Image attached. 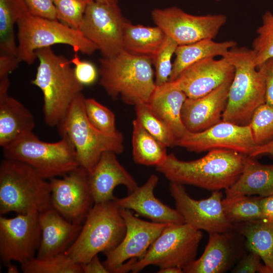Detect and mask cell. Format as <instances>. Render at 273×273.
Segmentation results:
<instances>
[{"mask_svg": "<svg viewBox=\"0 0 273 273\" xmlns=\"http://www.w3.org/2000/svg\"><path fill=\"white\" fill-rule=\"evenodd\" d=\"M246 156L232 150L213 149L199 159L183 161L170 154L156 170L170 182L212 192L225 190L242 173Z\"/></svg>", "mask_w": 273, "mask_h": 273, "instance_id": "6da1fadb", "label": "cell"}, {"mask_svg": "<svg viewBox=\"0 0 273 273\" xmlns=\"http://www.w3.org/2000/svg\"><path fill=\"white\" fill-rule=\"evenodd\" d=\"M39 64L31 83L41 91L46 124L58 126L83 88L76 79L70 61L56 54L51 47L36 51Z\"/></svg>", "mask_w": 273, "mask_h": 273, "instance_id": "7a4b0ae2", "label": "cell"}, {"mask_svg": "<svg viewBox=\"0 0 273 273\" xmlns=\"http://www.w3.org/2000/svg\"><path fill=\"white\" fill-rule=\"evenodd\" d=\"M151 58L122 51L100 59V84L112 98L135 106L148 103L156 87Z\"/></svg>", "mask_w": 273, "mask_h": 273, "instance_id": "3957f363", "label": "cell"}, {"mask_svg": "<svg viewBox=\"0 0 273 273\" xmlns=\"http://www.w3.org/2000/svg\"><path fill=\"white\" fill-rule=\"evenodd\" d=\"M51 185L29 165L4 158L0 164V215L40 212L52 207Z\"/></svg>", "mask_w": 273, "mask_h": 273, "instance_id": "277c9868", "label": "cell"}, {"mask_svg": "<svg viewBox=\"0 0 273 273\" xmlns=\"http://www.w3.org/2000/svg\"><path fill=\"white\" fill-rule=\"evenodd\" d=\"M222 57L235 69L222 120L249 125L255 110L266 101L264 75L255 64L252 49L236 46Z\"/></svg>", "mask_w": 273, "mask_h": 273, "instance_id": "5b68a950", "label": "cell"}, {"mask_svg": "<svg viewBox=\"0 0 273 273\" xmlns=\"http://www.w3.org/2000/svg\"><path fill=\"white\" fill-rule=\"evenodd\" d=\"M125 232V221L115 200L95 203L65 253L78 263H86L99 253L116 247Z\"/></svg>", "mask_w": 273, "mask_h": 273, "instance_id": "8992f818", "label": "cell"}, {"mask_svg": "<svg viewBox=\"0 0 273 273\" xmlns=\"http://www.w3.org/2000/svg\"><path fill=\"white\" fill-rule=\"evenodd\" d=\"M84 99L82 93L75 99L57 127L61 136L67 137L73 145L79 166L89 172L103 153L120 154L124 150V144L121 132L108 135L91 124L85 113Z\"/></svg>", "mask_w": 273, "mask_h": 273, "instance_id": "52a82bcc", "label": "cell"}, {"mask_svg": "<svg viewBox=\"0 0 273 273\" xmlns=\"http://www.w3.org/2000/svg\"><path fill=\"white\" fill-rule=\"evenodd\" d=\"M2 149L5 158L29 165L48 180L62 177L79 166L75 149L64 136L58 142L49 143L32 132Z\"/></svg>", "mask_w": 273, "mask_h": 273, "instance_id": "ba28073f", "label": "cell"}, {"mask_svg": "<svg viewBox=\"0 0 273 273\" xmlns=\"http://www.w3.org/2000/svg\"><path fill=\"white\" fill-rule=\"evenodd\" d=\"M17 56L21 61L32 64L37 59L36 51L56 44L71 47L75 53L90 55L98 50L96 46L78 29L58 20L30 14L17 24Z\"/></svg>", "mask_w": 273, "mask_h": 273, "instance_id": "9c48e42d", "label": "cell"}, {"mask_svg": "<svg viewBox=\"0 0 273 273\" xmlns=\"http://www.w3.org/2000/svg\"><path fill=\"white\" fill-rule=\"evenodd\" d=\"M202 238L201 231L186 223L169 224L144 257L133 263L131 272H139L150 265L160 268L177 267L183 269L196 259Z\"/></svg>", "mask_w": 273, "mask_h": 273, "instance_id": "30bf717a", "label": "cell"}, {"mask_svg": "<svg viewBox=\"0 0 273 273\" xmlns=\"http://www.w3.org/2000/svg\"><path fill=\"white\" fill-rule=\"evenodd\" d=\"M127 21L118 4L89 2L79 30L103 57H110L123 51V33Z\"/></svg>", "mask_w": 273, "mask_h": 273, "instance_id": "8fae6325", "label": "cell"}, {"mask_svg": "<svg viewBox=\"0 0 273 273\" xmlns=\"http://www.w3.org/2000/svg\"><path fill=\"white\" fill-rule=\"evenodd\" d=\"M151 15L156 26L178 45L213 39L227 21L222 14L194 15L176 7L154 9Z\"/></svg>", "mask_w": 273, "mask_h": 273, "instance_id": "7c38bea8", "label": "cell"}, {"mask_svg": "<svg viewBox=\"0 0 273 273\" xmlns=\"http://www.w3.org/2000/svg\"><path fill=\"white\" fill-rule=\"evenodd\" d=\"M38 212L0 216V257L6 265L21 264L36 256L41 239Z\"/></svg>", "mask_w": 273, "mask_h": 273, "instance_id": "4fadbf2b", "label": "cell"}, {"mask_svg": "<svg viewBox=\"0 0 273 273\" xmlns=\"http://www.w3.org/2000/svg\"><path fill=\"white\" fill-rule=\"evenodd\" d=\"M169 190L175 209L185 223L208 234L226 232L232 229L233 224L223 211V194L220 191H213L206 199L196 200L189 196L183 185L170 182Z\"/></svg>", "mask_w": 273, "mask_h": 273, "instance_id": "5bb4252c", "label": "cell"}, {"mask_svg": "<svg viewBox=\"0 0 273 273\" xmlns=\"http://www.w3.org/2000/svg\"><path fill=\"white\" fill-rule=\"evenodd\" d=\"M49 180L52 207L68 221L82 224L95 204L87 171L79 166L62 178Z\"/></svg>", "mask_w": 273, "mask_h": 273, "instance_id": "9a60e30c", "label": "cell"}, {"mask_svg": "<svg viewBox=\"0 0 273 273\" xmlns=\"http://www.w3.org/2000/svg\"><path fill=\"white\" fill-rule=\"evenodd\" d=\"M175 146L196 153L226 149L247 156L255 147L249 125H239L222 120L200 132L188 131Z\"/></svg>", "mask_w": 273, "mask_h": 273, "instance_id": "2e32d148", "label": "cell"}, {"mask_svg": "<svg viewBox=\"0 0 273 273\" xmlns=\"http://www.w3.org/2000/svg\"><path fill=\"white\" fill-rule=\"evenodd\" d=\"M120 213L126 225L124 237L116 247L104 253L106 259L103 263L112 273H115L129 259L143 258L165 227L169 225L141 219L129 209L120 208Z\"/></svg>", "mask_w": 273, "mask_h": 273, "instance_id": "e0dca14e", "label": "cell"}, {"mask_svg": "<svg viewBox=\"0 0 273 273\" xmlns=\"http://www.w3.org/2000/svg\"><path fill=\"white\" fill-rule=\"evenodd\" d=\"M248 251L244 237L236 231L209 234L202 255L183 269L185 273H223Z\"/></svg>", "mask_w": 273, "mask_h": 273, "instance_id": "ac0fdd59", "label": "cell"}, {"mask_svg": "<svg viewBox=\"0 0 273 273\" xmlns=\"http://www.w3.org/2000/svg\"><path fill=\"white\" fill-rule=\"evenodd\" d=\"M214 58H205L191 65L170 82L181 90L187 98L195 99L233 80L234 66L223 57L218 60Z\"/></svg>", "mask_w": 273, "mask_h": 273, "instance_id": "d6986e66", "label": "cell"}, {"mask_svg": "<svg viewBox=\"0 0 273 273\" xmlns=\"http://www.w3.org/2000/svg\"><path fill=\"white\" fill-rule=\"evenodd\" d=\"M232 80L227 81L200 98H187L181 111L183 122L191 132H200L222 120Z\"/></svg>", "mask_w": 273, "mask_h": 273, "instance_id": "ffe728a7", "label": "cell"}, {"mask_svg": "<svg viewBox=\"0 0 273 273\" xmlns=\"http://www.w3.org/2000/svg\"><path fill=\"white\" fill-rule=\"evenodd\" d=\"M89 187L95 203L115 200V188L119 185L126 187L128 194L139 186L116 157V154L103 153L92 170L88 172Z\"/></svg>", "mask_w": 273, "mask_h": 273, "instance_id": "44dd1931", "label": "cell"}, {"mask_svg": "<svg viewBox=\"0 0 273 273\" xmlns=\"http://www.w3.org/2000/svg\"><path fill=\"white\" fill-rule=\"evenodd\" d=\"M159 181L157 175H151L144 185L138 186L132 192L122 198H116L120 208L134 211L151 221L175 224L184 223V220L176 209L163 203L154 195V190Z\"/></svg>", "mask_w": 273, "mask_h": 273, "instance_id": "7402d4cb", "label": "cell"}, {"mask_svg": "<svg viewBox=\"0 0 273 273\" xmlns=\"http://www.w3.org/2000/svg\"><path fill=\"white\" fill-rule=\"evenodd\" d=\"M41 239L36 257L46 258L65 252L74 242L82 224L71 222L53 207L38 214Z\"/></svg>", "mask_w": 273, "mask_h": 273, "instance_id": "603a6c76", "label": "cell"}, {"mask_svg": "<svg viewBox=\"0 0 273 273\" xmlns=\"http://www.w3.org/2000/svg\"><path fill=\"white\" fill-rule=\"evenodd\" d=\"M9 77L0 79V146L3 148L33 132L34 117L22 103L8 95Z\"/></svg>", "mask_w": 273, "mask_h": 273, "instance_id": "cb8c5ba5", "label": "cell"}, {"mask_svg": "<svg viewBox=\"0 0 273 273\" xmlns=\"http://www.w3.org/2000/svg\"><path fill=\"white\" fill-rule=\"evenodd\" d=\"M187 98L181 90L168 81L156 87L148 103L150 108L170 127L176 142L188 131L181 117L182 107Z\"/></svg>", "mask_w": 273, "mask_h": 273, "instance_id": "d4e9b609", "label": "cell"}, {"mask_svg": "<svg viewBox=\"0 0 273 273\" xmlns=\"http://www.w3.org/2000/svg\"><path fill=\"white\" fill-rule=\"evenodd\" d=\"M226 197L273 195V164H264L254 157L246 156L242 173L236 181L225 190Z\"/></svg>", "mask_w": 273, "mask_h": 273, "instance_id": "484cf974", "label": "cell"}, {"mask_svg": "<svg viewBox=\"0 0 273 273\" xmlns=\"http://www.w3.org/2000/svg\"><path fill=\"white\" fill-rule=\"evenodd\" d=\"M232 229L244 237L248 251L259 255L267 273H272L273 223L262 218L233 224Z\"/></svg>", "mask_w": 273, "mask_h": 273, "instance_id": "4316f807", "label": "cell"}, {"mask_svg": "<svg viewBox=\"0 0 273 273\" xmlns=\"http://www.w3.org/2000/svg\"><path fill=\"white\" fill-rule=\"evenodd\" d=\"M237 43L234 40L217 42L213 39H204L184 45H178L174 54L169 81L176 79L180 73L191 65L209 57L224 56Z\"/></svg>", "mask_w": 273, "mask_h": 273, "instance_id": "83f0119b", "label": "cell"}, {"mask_svg": "<svg viewBox=\"0 0 273 273\" xmlns=\"http://www.w3.org/2000/svg\"><path fill=\"white\" fill-rule=\"evenodd\" d=\"M166 37L158 26L126 23L123 33V51L136 56L150 58L153 62Z\"/></svg>", "mask_w": 273, "mask_h": 273, "instance_id": "f1b7e54d", "label": "cell"}, {"mask_svg": "<svg viewBox=\"0 0 273 273\" xmlns=\"http://www.w3.org/2000/svg\"><path fill=\"white\" fill-rule=\"evenodd\" d=\"M132 156L135 163L145 165L162 164L168 154L166 147L149 133L135 119L132 122Z\"/></svg>", "mask_w": 273, "mask_h": 273, "instance_id": "f546056e", "label": "cell"}, {"mask_svg": "<svg viewBox=\"0 0 273 273\" xmlns=\"http://www.w3.org/2000/svg\"><path fill=\"white\" fill-rule=\"evenodd\" d=\"M30 14L24 0H0L1 54L17 56L14 26Z\"/></svg>", "mask_w": 273, "mask_h": 273, "instance_id": "4dcf8cb0", "label": "cell"}, {"mask_svg": "<svg viewBox=\"0 0 273 273\" xmlns=\"http://www.w3.org/2000/svg\"><path fill=\"white\" fill-rule=\"evenodd\" d=\"M261 199L250 195L225 197L222 201L225 216L232 224L264 218Z\"/></svg>", "mask_w": 273, "mask_h": 273, "instance_id": "1f68e13d", "label": "cell"}, {"mask_svg": "<svg viewBox=\"0 0 273 273\" xmlns=\"http://www.w3.org/2000/svg\"><path fill=\"white\" fill-rule=\"evenodd\" d=\"M134 107L136 119L149 133L166 147L175 146L176 139L171 129L148 103H140Z\"/></svg>", "mask_w": 273, "mask_h": 273, "instance_id": "d6a6232c", "label": "cell"}, {"mask_svg": "<svg viewBox=\"0 0 273 273\" xmlns=\"http://www.w3.org/2000/svg\"><path fill=\"white\" fill-rule=\"evenodd\" d=\"M24 273H82L81 264L65 252L46 258L35 257L21 264Z\"/></svg>", "mask_w": 273, "mask_h": 273, "instance_id": "836d02e7", "label": "cell"}, {"mask_svg": "<svg viewBox=\"0 0 273 273\" xmlns=\"http://www.w3.org/2000/svg\"><path fill=\"white\" fill-rule=\"evenodd\" d=\"M257 36L252 42V50L257 68L269 58L273 57V14L266 11L262 16V24L256 31Z\"/></svg>", "mask_w": 273, "mask_h": 273, "instance_id": "e575fe53", "label": "cell"}, {"mask_svg": "<svg viewBox=\"0 0 273 273\" xmlns=\"http://www.w3.org/2000/svg\"><path fill=\"white\" fill-rule=\"evenodd\" d=\"M255 146L273 140V105L265 103L253 113L249 124Z\"/></svg>", "mask_w": 273, "mask_h": 273, "instance_id": "d590c367", "label": "cell"}, {"mask_svg": "<svg viewBox=\"0 0 273 273\" xmlns=\"http://www.w3.org/2000/svg\"><path fill=\"white\" fill-rule=\"evenodd\" d=\"M84 109L91 124L101 132L113 135L120 131L116 127L113 112L93 98H85Z\"/></svg>", "mask_w": 273, "mask_h": 273, "instance_id": "8d00e7d4", "label": "cell"}, {"mask_svg": "<svg viewBox=\"0 0 273 273\" xmlns=\"http://www.w3.org/2000/svg\"><path fill=\"white\" fill-rule=\"evenodd\" d=\"M178 46L174 40L166 36L163 45L153 60L156 86L162 85L169 81L172 69L171 58Z\"/></svg>", "mask_w": 273, "mask_h": 273, "instance_id": "74e56055", "label": "cell"}, {"mask_svg": "<svg viewBox=\"0 0 273 273\" xmlns=\"http://www.w3.org/2000/svg\"><path fill=\"white\" fill-rule=\"evenodd\" d=\"M57 19L79 30L88 2L86 0H54Z\"/></svg>", "mask_w": 273, "mask_h": 273, "instance_id": "f35d334b", "label": "cell"}, {"mask_svg": "<svg viewBox=\"0 0 273 273\" xmlns=\"http://www.w3.org/2000/svg\"><path fill=\"white\" fill-rule=\"evenodd\" d=\"M70 61L74 66L73 69L75 77L81 84L88 85L96 81L99 73L92 63L81 60L77 53Z\"/></svg>", "mask_w": 273, "mask_h": 273, "instance_id": "ab89813d", "label": "cell"}, {"mask_svg": "<svg viewBox=\"0 0 273 273\" xmlns=\"http://www.w3.org/2000/svg\"><path fill=\"white\" fill-rule=\"evenodd\" d=\"M261 258L257 253L248 251L238 261L231 270L232 273H267L264 264L261 262Z\"/></svg>", "mask_w": 273, "mask_h": 273, "instance_id": "60d3db41", "label": "cell"}, {"mask_svg": "<svg viewBox=\"0 0 273 273\" xmlns=\"http://www.w3.org/2000/svg\"><path fill=\"white\" fill-rule=\"evenodd\" d=\"M32 16L51 20H58L54 0H24Z\"/></svg>", "mask_w": 273, "mask_h": 273, "instance_id": "b9f144b4", "label": "cell"}, {"mask_svg": "<svg viewBox=\"0 0 273 273\" xmlns=\"http://www.w3.org/2000/svg\"><path fill=\"white\" fill-rule=\"evenodd\" d=\"M262 72L266 83L265 103L273 105V57L257 67Z\"/></svg>", "mask_w": 273, "mask_h": 273, "instance_id": "7bdbcfd3", "label": "cell"}, {"mask_svg": "<svg viewBox=\"0 0 273 273\" xmlns=\"http://www.w3.org/2000/svg\"><path fill=\"white\" fill-rule=\"evenodd\" d=\"M21 61L17 56L0 55V79L8 77L9 74L17 69Z\"/></svg>", "mask_w": 273, "mask_h": 273, "instance_id": "ee69618b", "label": "cell"}, {"mask_svg": "<svg viewBox=\"0 0 273 273\" xmlns=\"http://www.w3.org/2000/svg\"><path fill=\"white\" fill-rule=\"evenodd\" d=\"M82 273H109V270L96 255L86 263L81 264Z\"/></svg>", "mask_w": 273, "mask_h": 273, "instance_id": "f6af8a7d", "label": "cell"}, {"mask_svg": "<svg viewBox=\"0 0 273 273\" xmlns=\"http://www.w3.org/2000/svg\"><path fill=\"white\" fill-rule=\"evenodd\" d=\"M261 205L264 218L273 223V195L262 197Z\"/></svg>", "mask_w": 273, "mask_h": 273, "instance_id": "bcb514c9", "label": "cell"}, {"mask_svg": "<svg viewBox=\"0 0 273 273\" xmlns=\"http://www.w3.org/2000/svg\"><path fill=\"white\" fill-rule=\"evenodd\" d=\"M262 154H269L273 156V140L263 145L255 146L253 152L249 156L255 157Z\"/></svg>", "mask_w": 273, "mask_h": 273, "instance_id": "7dc6e473", "label": "cell"}, {"mask_svg": "<svg viewBox=\"0 0 273 273\" xmlns=\"http://www.w3.org/2000/svg\"><path fill=\"white\" fill-rule=\"evenodd\" d=\"M158 273H183V269L177 267H167L160 268Z\"/></svg>", "mask_w": 273, "mask_h": 273, "instance_id": "c3c4849f", "label": "cell"}, {"mask_svg": "<svg viewBox=\"0 0 273 273\" xmlns=\"http://www.w3.org/2000/svg\"><path fill=\"white\" fill-rule=\"evenodd\" d=\"M8 266V272L9 273H17L18 272V269L15 265L10 263L7 264Z\"/></svg>", "mask_w": 273, "mask_h": 273, "instance_id": "681fc988", "label": "cell"}, {"mask_svg": "<svg viewBox=\"0 0 273 273\" xmlns=\"http://www.w3.org/2000/svg\"><path fill=\"white\" fill-rule=\"evenodd\" d=\"M88 3L89 2H98L104 3L118 4V0H86Z\"/></svg>", "mask_w": 273, "mask_h": 273, "instance_id": "f907efd6", "label": "cell"}, {"mask_svg": "<svg viewBox=\"0 0 273 273\" xmlns=\"http://www.w3.org/2000/svg\"><path fill=\"white\" fill-rule=\"evenodd\" d=\"M214 1H221V0H214Z\"/></svg>", "mask_w": 273, "mask_h": 273, "instance_id": "816d5d0a", "label": "cell"}, {"mask_svg": "<svg viewBox=\"0 0 273 273\" xmlns=\"http://www.w3.org/2000/svg\"><path fill=\"white\" fill-rule=\"evenodd\" d=\"M272 273H273V272H272Z\"/></svg>", "mask_w": 273, "mask_h": 273, "instance_id": "f5cc1de1", "label": "cell"}]
</instances>
